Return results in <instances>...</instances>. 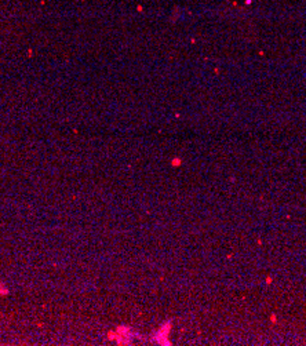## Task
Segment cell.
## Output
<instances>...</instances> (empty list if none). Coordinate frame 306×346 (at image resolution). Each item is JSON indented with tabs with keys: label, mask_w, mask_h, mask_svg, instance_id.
<instances>
[{
	"label": "cell",
	"mask_w": 306,
	"mask_h": 346,
	"mask_svg": "<svg viewBox=\"0 0 306 346\" xmlns=\"http://www.w3.org/2000/svg\"><path fill=\"white\" fill-rule=\"evenodd\" d=\"M7 294H8V288L0 283V295H7Z\"/></svg>",
	"instance_id": "cell-2"
},
{
	"label": "cell",
	"mask_w": 306,
	"mask_h": 346,
	"mask_svg": "<svg viewBox=\"0 0 306 346\" xmlns=\"http://www.w3.org/2000/svg\"><path fill=\"white\" fill-rule=\"evenodd\" d=\"M168 328H170V324L166 325V328H164V325H163V327H161V330L159 331V335H157V337H161V338H159L157 341L160 342L161 345H168V343H170V342H168V339H167ZM157 337H156V338H157Z\"/></svg>",
	"instance_id": "cell-1"
}]
</instances>
